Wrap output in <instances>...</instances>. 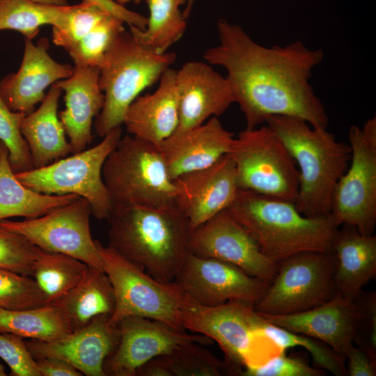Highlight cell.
<instances>
[{
  "label": "cell",
  "instance_id": "9c48e42d",
  "mask_svg": "<svg viewBox=\"0 0 376 376\" xmlns=\"http://www.w3.org/2000/svg\"><path fill=\"white\" fill-rule=\"evenodd\" d=\"M228 155L234 163L239 189L295 203L299 186L297 164L268 125L242 130Z\"/></svg>",
  "mask_w": 376,
  "mask_h": 376
},
{
  "label": "cell",
  "instance_id": "ee69618b",
  "mask_svg": "<svg viewBox=\"0 0 376 376\" xmlns=\"http://www.w3.org/2000/svg\"><path fill=\"white\" fill-rule=\"evenodd\" d=\"M95 3L105 9L129 26H134L141 30L146 27L148 18L132 11L125 6L118 3L115 0H85Z\"/></svg>",
  "mask_w": 376,
  "mask_h": 376
},
{
  "label": "cell",
  "instance_id": "4316f807",
  "mask_svg": "<svg viewBox=\"0 0 376 376\" xmlns=\"http://www.w3.org/2000/svg\"><path fill=\"white\" fill-rule=\"evenodd\" d=\"M78 198L76 194H44L24 186L16 178L8 150L0 141V221L16 217H38Z\"/></svg>",
  "mask_w": 376,
  "mask_h": 376
},
{
  "label": "cell",
  "instance_id": "e575fe53",
  "mask_svg": "<svg viewBox=\"0 0 376 376\" xmlns=\"http://www.w3.org/2000/svg\"><path fill=\"white\" fill-rule=\"evenodd\" d=\"M124 24L109 13L91 31L65 50L75 66L100 68L112 43L125 31Z\"/></svg>",
  "mask_w": 376,
  "mask_h": 376
},
{
  "label": "cell",
  "instance_id": "8992f818",
  "mask_svg": "<svg viewBox=\"0 0 376 376\" xmlns=\"http://www.w3.org/2000/svg\"><path fill=\"white\" fill-rule=\"evenodd\" d=\"M102 178L112 208L176 204L175 181L158 146L134 136L120 139L104 162Z\"/></svg>",
  "mask_w": 376,
  "mask_h": 376
},
{
  "label": "cell",
  "instance_id": "f546056e",
  "mask_svg": "<svg viewBox=\"0 0 376 376\" xmlns=\"http://www.w3.org/2000/svg\"><path fill=\"white\" fill-rule=\"evenodd\" d=\"M189 0H146L149 17L144 30L130 26V32L147 49L157 54L167 49L183 36L186 18L180 7Z\"/></svg>",
  "mask_w": 376,
  "mask_h": 376
},
{
  "label": "cell",
  "instance_id": "5b68a950",
  "mask_svg": "<svg viewBox=\"0 0 376 376\" xmlns=\"http://www.w3.org/2000/svg\"><path fill=\"white\" fill-rule=\"evenodd\" d=\"M176 59L174 52L154 53L123 31L107 52L100 68L99 84L104 102L95 118L96 134L104 137L123 124L132 102L158 81Z\"/></svg>",
  "mask_w": 376,
  "mask_h": 376
},
{
  "label": "cell",
  "instance_id": "7bdbcfd3",
  "mask_svg": "<svg viewBox=\"0 0 376 376\" xmlns=\"http://www.w3.org/2000/svg\"><path fill=\"white\" fill-rule=\"evenodd\" d=\"M345 359L348 361L346 367L347 375H376V357H373L364 350L354 345Z\"/></svg>",
  "mask_w": 376,
  "mask_h": 376
},
{
  "label": "cell",
  "instance_id": "f35d334b",
  "mask_svg": "<svg viewBox=\"0 0 376 376\" xmlns=\"http://www.w3.org/2000/svg\"><path fill=\"white\" fill-rule=\"evenodd\" d=\"M41 251L21 234L0 226V269L31 276Z\"/></svg>",
  "mask_w": 376,
  "mask_h": 376
},
{
  "label": "cell",
  "instance_id": "f6af8a7d",
  "mask_svg": "<svg viewBox=\"0 0 376 376\" xmlns=\"http://www.w3.org/2000/svg\"><path fill=\"white\" fill-rule=\"evenodd\" d=\"M40 376H81L77 369L66 361L56 357L36 360Z\"/></svg>",
  "mask_w": 376,
  "mask_h": 376
},
{
  "label": "cell",
  "instance_id": "d4e9b609",
  "mask_svg": "<svg viewBox=\"0 0 376 376\" xmlns=\"http://www.w3.org/2000/svg\"><path fill=\"white\" fill-rule=\"evenodd\" d=\"M332 253L337 293L353 301L376 276V236L363 235L353 226L343 225Z\"/></svg>",
  "mask_w": 376,
  "mask_h": 376
},
{
  "label": "cell",
  "instance_id": "cb8c5ba5",
  "mask_svg": "<svg viewBox=\"0 0 376 376\" xmlns=\"http://www.w3.org/2000/svg\"><path fill=\"white\" fill-rule=\"evenodd\" d=\"M152 93L138 96L128 107L123 120L127 132L158 145L172 135L180 118L176 70L167 68Z\"/></svg>",
  "mask_w": 376,
  "mask_h": 376
},
{
  "label": "cell",
  "instance_id": "d6986e66",
  "mask_svg": "<svg viewBox=\"0 0 376 376\" xmlns=\"http://www.w3.org/2000/svg\"><path fill=\"white\" fill-rule=\"evenodd\" d=\"M24 40L20 67L0 81V96L10 110L28 114L43 100L45 90L56 81L70 77L74 68L58 63L50 56L46 38H40L36 45L32 40Z\"/></svg>",
  "mask_w": 376,
  "mask_h": 376
},
{
  "label": "cell",
  "instance_id": "60d3db41",
  "mask_svg": "<svg viewBox=\"0 0 376 376\" xmlns=\"http://www.w3.org/2000/svg\"><path fill=\"white\" fill-rule=\"evenodd\" d=\"M324 370L313 368L303 359L287 356L281 352L265 363L256 366H246L238 375L242 376H322Z\"/></svg>",
  "mask_w": 376,
  "mask_h": 376
},
{
  "label": "cell",
  "instance_id": "6da1fadb",
  "mask_svg": "<svg viewBox=\"0 0 376 376\" xmlns=\"http://www.w3.org/2000/svg\"><path fill=\"white\" fill-rule=\"evenodd\" d=\"M217 26L219 43L203 57L226 70L246 129L272 116L297 117L315 128H327L325 108L310 84L313 68L324 58L321 49H311L300 40L265 47L240 25L220 19Z\"/></svg>",
  "mask_w": 376,
  "mask_h": 376
},
{
  "label": "cell",
  "instance_id": "74e56055",
  "mask_svg": "<svg viewBox=\"0 0 376 376\" xmlns=\"http://www.w3.org/2000/svg\"><path fill=\"white\" fill-rule=\"evenodd\" d=\"M46 304L35 280L0 269V309L22 310Z\"/></svg>",
  "mask_w": 376,
  "mask_h": 376
},
{
  "label": "cell",
  "instance_id": "1f68e13d",
  "mask_svg": "<svg viewBox=\"0 0 376 376\" xmlns=\"http://www.w3.org/2000/svg\"><path fill=\"white\" fill-rule=\"evenodd\" d=\"M68 7L69 5H47L31 0H0V31H15L24 38L33 40L40 26H63Z\"/></svg>",
  "mask_w": 376,
  "mask_h": 376
},
{
  "label": "cell",
  "instance_id": "e0dca14e",
  "mask_svg": "<svg viewBox=\"0 0 376 376\" xmlns=\"http://www.w3.org/2000/svg\"><path fill=\"white\" fill-rule=\"evenodd\" d=\"M175 181V203L190 230L226 210L239 190L234 163L228 154L210 166L185 173Z\"/></svg>",
  "mask_w": 376,
  "mask_h": 376
},
{
  "label": "cell",
  "instance_id": "836d02e7",
  "mask_svg": "<svg viewBox=\"0 0 376 376\" xmlns=\"http://www.w3.org/2000/svg\"><path fill=\"white\" fill-rule=\"evenodd\" d=\"M167 376H221L225 364L204 345L190 343L159 356Z\"/></svg>",
  "mask_w": 376,
  "mask_h": 376
},
{
  "label": "cell",
  "instance_id": "4fadbf2b",
  "mask_svg": "<svg viewBox=\"0 0 376 376\" xmlns=\"http://www.w3.org/2000/svg\"><path fill=\"white\" fill-rule=\"evenodd\" d=\"M91 215L88 201L79 197L38 217L1 220L0 226L21 234L42 251L69 255L89 267L103 269L91 233Z\"/></svg>",
  "mask_w": 376,
  "mask_h": 376
},
{
  "label": "cell",
  "instance_id": "d6a6232c",
  "mask_svg": "<svg viewBox=\"0 0 376 376\" xmlns=\"http://www.w3.org/2000/svg\"><path fill=\"white\" fill-rule=\"evenodd\" d=\"M261 335L271 340L282 350L301 347L311 355L316 366L336 376L347 375L345 359L336 354L328 345L315 338L296 334L266 321L260 328Z\"/></svg>",
  "mask_w": 376,
  "mask_h": 376
},
{
  "label": "cell",
  "instance_id": "83f0119b",
  "mask_svg": "<svg viewBox=\"0 0 376 376\" xmlns=\"http://www.w3.org/2000/svg\"><path fill=\"white\" fill-rule=\"evenodd\" d=\"M72 330L102 315H112L116 299L109 278L103 269L89 267L84 279L58 303Z\"/></svg>",
  "mask_w": 376,
  "mask_h": 376
},
{
  "label": "cell",
  "instance_id": "8fae6325",
  "mask_svg": "<svg viewBox=\"0 0 376 376\" xmlns=\"http://www.w3.org/2000/svg\"><path fill=\"white\" fill-rule=\"evenodd\" d=\"M351 164L338 181L330 213L337 224L350 226L366 235L376 225V118L348 132Z\"/></svg>",
  "mask_w": 376,
  "mask_h": 376
},
{
  "label": "cell",
  "instance_id": "7a4b0ae2",
  "mask_svg": "<svg viewBox=\"0 0 376 376\" xmlns=\"http://www.w3.org/2000/svg\"><path fill=\"white\" fill-rule=\"evenodd\" d=\"M109 245L155 279L174 281L188 253L189 221L176 204L113 207Z\"/></svg>",
  "mask_w": 376,
  "mask_h": 376
},
{
  "label": "cell",
  "instance_id": "d590c367",
  "mask_svg": "<svg viewBox=\"0 0 376 376\" xmlns=\"http://www.w3.org/2000/svg\"><path fill=\"white\" fill-rule=\"evenodd\" d=\"M109 13L100 6L85 0L79 4L69 6L64 26L52 27L53 42L67 50Z\"/></svg>",
  "mask_w": 376,
  "mask_h": 376
},
{
  "label": "cell",
  "instance_id": "f1b7e54d",
  "mask_svg": "<svg viewBox=\"0 0 376 376\" xmlns=\"http://www.w3.org/2000/svg\"><path fill=\"white\" fill-rule=\"evenodd\" d=\"M62 307L58 304L22 309H0V332L13 333L45 342L60 339L72 332Z\"/></svg>",
  "mask_w": 376,
  "mask_h": 376
},
{
  "label": "cell",
  "instance_id": "b9f144b4",
  "mask_svg": "<svg viewBox=\"0 0 376 376\" xmlns=\"http://www.w3.org/2000/svg\"><path fill=\"white\" fill-rule=\"evenodd\" d=\"M24 338L0 332V357L8 364L13 376H40L36 360Z\"/></svg>",
  "mask_w": 376,
  "mask_h": 376
},
{
  "label": "cell",
  "instance_id": "5bb4252c",
  "mask_svg": "<svg viewBox=\"0 0 376 376\" xmlns=\"http://www.w3.org/2000/svg\"><path fill=\"white\" fill-rule=\"evenodd\" d=\"M188 251L233 264L269 284L277 272L276 263L262 253L253 237L227 209L190 231Z\"/></svg>",
  "mask_w": 376,
  "mask_h": 376
},
{
  "label": "cell",
  "instance_id": "8d00e7d4",
  "mask_svg": "<svg viewBox=\"0 0 376 376\" xmlns=\"http://www.w3.org/2000/svg\"><path fill=\"white\" fill-rule=\"evenodd\" d=\"M26 114L10 110L0 96V141L8 150V159L15 173L34 169L28 144L20 125Z\"/></svg>",
  "mask_w": 376,
  "mask_h": 376
},
{
  "label": "cell",
  "instance_id": "277c9868",
  "mask_svg": "<svg viewBox=\"0 0 376 376\" xmlns=\"http://www.w3.org/2000/svg\"><path fill=\"white\" fill-rule=\"evenodd\" d=\"M265 123L299 167L297 209L307 217L329 214L335 187L348 168L350 144L338 141L327 129L315 128L299 118L272 116Z\"/></svg>",
  "mask_w": 376,
  "mask_h": 376
},
{
  "label": "cell",
  "instance_id": "603a6c76",
  "mask_svg": "<svg viewBox=\"0 0 376 376\" xmlns=\"http://www.w3.org/2000/svg\"><path fill=\"white\" fill-rule=\"evenodd\" d=\"M99 77L98 68L75 66L70 77L55 83L65 93V108L58 113V117L72 154L85 150L93 139V121L104 102Z\"/></svg>",
  "mask_w": 376,
  "mask_h": 376
},
{
  "label": "cell",
  "instance_id": "ffe728a7",
  "mask_svg": "<svg viewBox=\"0 0 376 376\" xmlns=\"http://www.w3.org/2000/svg\"><path fill=\"white\" fill-rule=\"evenodd\" d=\"M180 118L175 132L198 126L224 113L234 102L226 77L201 61H189L176 70Z\"/></svg>",
  "mask_w": 376,
  "mask_h": 376
},
{
  "label": "cell",
  "instance_id": "ac0fdd59",
  "mask_svg": "<svg viewBox=\"0 0 376 376\" xmlns=\"http://www.w3.org/2000/svg\"><path fill=\"white\" fill-rule=\"evenodd\" d=\"M111 315H102L88 324L49 342L30 340L26 345L35 360L45 357L63 359L84 375L107 376L106 359L115 351L119 340L118 324Z\"/></svg>",
  "mask_w": 376,
  "mask_h": 376
},
{
  "label": "cell",
  "instance_id": "c3c4849f",
  "mask_svg": "<svg viewBox=\"0 0 376 376\" xmlns=\"http://www.w3.org/2000/svg\"><path fill=\"white\" fill-rule=\"evenodd\" d=\"M6 373L5 371L4 366L0 363V376H6Z\"/></svg>",
  "mask_w": 376,
  "mask_h": 376
},
{
  "label": "cell",
  "instance_id": "44dd1931",
  "mask_svg": "<svg viewBox=\"0 0 376 376\" xmlns=\"http://www.w3.org/2000/svg\"><path fill=\"white\" fill-rule=\"evenodd\" d=\"M260 315L271 324L324 342L345 359L354 345L355 306L353 301L338 293L329 301L304 312Z\"/></svg>",
  "mask_w": 376,
  "mask_h": 376
},
{
  "label": "cell",
  "instance_id": "2e32d148",
  "mask_svg": "<svg viewBox=\"0 0 376 376\" xmlns=\"http://www.w3.org/2000/svg\"><path fill=\"white\" fill-rule=\"evenodd\" d=\"M175 281L188 297L208 306L230 301L255 306L269 285L233 264L189 251Z\"/></svg>",
  "mask_w": 376,
  "mask_h": 376
},
{
  "label": "cell",
  "instance_id": "ba28073f",
  "mask_svg": "<svg viewBox=\"0 0 376 376\" xmlns=\"http://www.w3.org/2000/svg\"><path fill=\"white\" fill-rule=\"evenodd\" d=\"M121 137L120 126L111 130L101 142L91 148L15 175L22 184L38 193L76 194L84 198L90 204L93 217L107 219L112 203L103 180L102 169Z\"/></svg>",
  "mask_w": 376,
  "mask_h": 376
},
{
  "label": "cell",
  "instance_id": "3957f363",
  "mask_svg": "<svg viewBox=\"0 0 376 376\" xmlns=\"http://www.w3.org/2000/svg\"><path fill=\"white\" fill-rule=\"evenodd\" d=\"M227 210L276 263L302 252H332L340 228L331 213L307 217L294 203L249 190L239 189Z\"/></svg>",
  "mask_w": 376,
  "mask_h": 376
},
{
  "label": "cell",
  "instance_id": "484cf974",
  "mask_svg": "<svg viewBox=\"0 0 376 376\" xmlns=\"http://www.w3.org/2000/svg\"><path fill=\"white\" fill-rule=\"evenodd\" d=\"M61 92L56 84L52 85L39 107L22 120L21 133L28 144L34 168L47 166L72 153L58 117Z\"/></svg>",
  "mask_w": 376,
  "mask_h": 376
},
{
  "label": "cell",
  "instance_id": "7402d4cb",
  "mask_svg": "<svg viewBox=\"0 0 376 376\" xmlns=\"http://www.w3.org/2000/svg\"><path fill=\"white\" fill-rule=\"evenodd\" d=\"M235 136L217 117L190 129L175 132L157 145L170 177L179 176L211 166L229 153Z\"/></svg>",
  "mask_w": 376,
  "mask_h": 376
},
{
  "label": "cell",
  "instance_id": "ab89813d",
  "mask_svg": "<svg viewBox=\"0 0 376 376\" xmlns=\"http://www.w3.org/2000/svg\"><path fill=\"white\" fill-rule=\"evenodd\" d=\"M353 302L357 311L354 344L376 357V293L362 290Z\"/></svg>",
  "mask_w": 376,
  "mask_h": 376
},
{
  "label": "cell",
  "instance_id": "52a82bcc",
  "mask_svg": "<svg viewBox=\"0 0 376 376\" xmlns=\"http://www.w3.org/2000/svg\"><path fill=\"white\" fill-rule=\"evenodd\" d=\"M95 242L102 269L109 278L114 292L116 306L111 316L113 322L136 315L184 329L180 312L185 294L175 281H159L109 244L104 246L98 240Z\"/></svg>",
  "mask_w": 376,
  "mask_h": 376
},
{
  "label": "cell",
  "instance_id": "9a60e30c",
  "mask_svg": "<svg viewBox=\"0 0 376 376\" xmlns=\"http://www.w3.org/2000/svg\"><path fill=\"white\" fill-rule=\"evenodd\" d=\"M120 332L119 343L106 359V375L135 376L137 370L149 360L166 354L175 347L198 343H212L208 337L189 334L162 321L130 315L117 322Z\"/></svg>",
  "mask_w": 376,
  "mask_h": 376
},
{
  "label": "cell",
  "instance_id": "bcb514c9",
  "mask_svg": "<svg viewBox=\"0 0 376 376\" xmlns=\"http://www.w3.org/2000/svg\"><path fill=\"white\" fill-rule=\"evenodd\" d=\"M33 2L42 3V4H47V5H55V6H68V0H31Z\"/></svg>",
  "mask_w": 376,
  "mask_h": 376
},
{
  "label": "cell",
  "instance_id": "7c38bea8",
  "mask_svg": "<svg viewBox=\"0 0 376 376\" xmlns=\"http://www.w3.org/2000/svg\"><path fill=\"white\" fill-rule=\"evenodd\" d=\"M180 322L184 329L216 341L224 353L227 375H238L250 364L252 345L263 336L260 328L265 319L251 304L230 301L208 306L185 295Z\"/></svg>",
  "mask_w": 376,
  "mask_h": 376
},
{
  "label": "cell",
  "instance_id": "4dcf8cb0",
  "mask_svg": "<svg viewBox=\"0 0 376 376\" xmlns=\"http://www.w3.org/2000/svg\"><path fill=\"white\" fill-rule=\"evenodd\" d=\"M89 267L69 255L41 251L36 260L31 277L47 304H57L85 276Z\"/></svg>",
  "mask_w": 376,
  "mask_h": 376
},
{
  "label": "cell",
  "instance_id": "7dc6e473",
  "mask_svg": "<svg viewBox=\"0 0 376 376\" xmlns=\"http://www.w3.org/2000/svg\"><path fill=\"white\" fill-rule=\"evenodd\" d=\"M142 0H116V1L122 5L124 6L130 2H133L135 4H139Z\"/></svg>",
  "mask_w": 376,
  "mask_h": 376
},
{
  "label": "cell",
  "instance_id": "30bf717a",
  "mask_svg": "<svg viewBox=\"0 0 376 376\" xmlns=\"http://www.w3.org/2000/svg\"><path fill=\"white\" fill-rule=\"evenodd\" d=\"M277 272L255 310L267 315L298 313L331 299L337 290L332 252L307 251L276 263Z\"/></svg>",
  "mask_w": 376,
  "mask_h": 376
}]
</instances>
